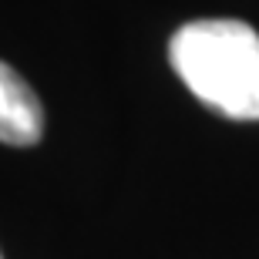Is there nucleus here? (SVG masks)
Returning a JSON list of instances; mask_svg holds the SVG:
<instances>
[{
    "label": "nucleus",
    "instance_id": "1",
    "mask_svg": "<svg viewBox=\"0 0 259 259\" xmlns=\"http://www.w3.org/2000/svg\"><path fill=\"white\" fill-rule=\"evenodd\" d=\"M168 61L182 84L232 121H259V34L242 20H192L172 34Z\"/></svg>",
    "mask_w": 259,
    "mask_h": 259
},
{
    "label": "nucleus",
    "instance_id": "2",
    "mask_svg": "<svg viewBox=\"0 0 259 259\" xmlns=\"http://www.w3.org/2000/svg\"><path fill=\"white\" fill-rule=\"evenodd\" d=\"M44 135V108L34 88L0 61V142L14 148H30Z\"/></svg>",
    "mask_w": 259,
    "mask_h": 259
},
{
    "label": "nucleus",
    "instance_id": "3",
    "mask_svg": "<svg viewBox=\"0 0 259 259\" xmlns=\"http://www.w3.org/2000/svg\"><path fill=\"white\" fill-rule=\"evenodd\" d=\"M0 259H4V256H0Z\"/></svg>",
    "mask_w": 259,
    "mask_h": 259
}]
</instances>
